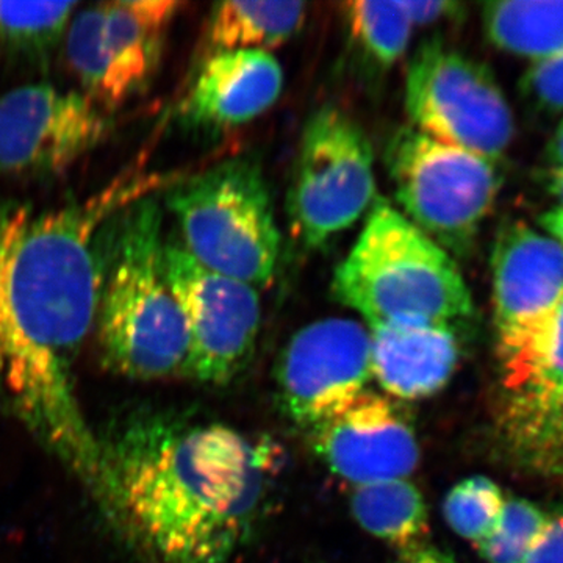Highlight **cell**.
<instances>
[{"label": "cell", "mask_w": 563, "mask_h": 563, "mask_svg": "<svg viewBox=\"0 0 563 563\" xmlns=\"http://www.w3.org/2000/svg\"><path fill=\"white\" fill-rule=\"evenodd\" d=\"M355 521L376 539L406 550L428 533L429 514L417 485L407 479L358 485L351 493Z\"/></svg>", "instance_id": "cell-20"}, {"label": "cell", "mask_w": 563, "mask_h": 563, "mask_svg": "<svg viewBox=\"0 0 563 563\" xmlns=\"http://www.w3.org/2000/svg\"><path fill=\"white\" fill-rule=\"evenodd\" d=\"M181 246L203 268L261 288L272 284L280 232L261 165L250 157L218 163L168 195Z\"/></svg>", "instance_id": "cell-5"}, {"label": "cell", "mask_w": 563, "mask_h": 563, "mask_svg": "<svg viewBox=\"0 0 563 563\" xmlns=\"http://www.w3.org/2000/svg\"><path fill=\"white\" fill-rule=\"evenodd\" d=\"M165 269L190 332L187 376L224 385L251 361L261 332L257 288L203 268L179 240L165 243Z\"/></svg>", "instance_id": "cell-10"}, {"label": "cell", "mask_w": 563, "mask_h": 563, "mask_svg": "<svg viewBox=\"0 0 563 563\" xmlns=\"http://www.w3.org/2000/svg\"><path fill=\"white\" fill-rule=\"evenodd\" d=\"M373 379L393 398H431L450 383L461 358L451 325H368Z\"/></svg>", "instance_id": "cell-16"}, {"label": "cell", "mask_w": 563, "mask_h": 563, "mask_svg": "<svg viewBox=\"0 0 563 563\" xmlns=\"http://www.w3.org/2000/svg\"><path fill=\"white\" fill-rule=\"evenodd\" d=\"M342 14L352 44L379 68H391L409 49L413 25L401 2H346Z\"/></svg>", "instance_id": "cell-22"}, {"label": "cell", "mask_w": 563, "mask_h": 563, "mask_svg": "<svg viewBox=\"0 0 563 563\" xmlns=\"http://www.w3.org/2000/svg\"><path fill=\"white\" fill-rule=\"evenodd\" d=\"M284 90V70L272 52L210 55L181 102V117L207 129H232L257 120Z\"/></svg>", "instance_id": "cell-15"}, {"label": "cell", "mask_w": 563, "mask_h": 563, "mask_svg": "<svg viewBox=\"0 0 563 563\" xmlns=\"http://www.w3.org/2000/svg\"><path fill=\"white\" fill-rule=\"evenodd\" d=\"M548 190L551 191V195L554 196L558 201L562 203L563 210V168L554 169L548 174Z\"/></svg>", "instance_id": "cell-32"}, {"label": "cell", "mask_w": 563, "mask_h": 563, "mask_svg": "<svg viewBox=\"0 0 563 563\" xmlns=\"http://www.w3.org/2000/svg\"><path fill=\"white\" fill-rule=\"evenodd\" d=\"M161 177L128 173L85 201L36 213L0 202V387L25 424L107 495L106 462L74 393L95 328L106 222Z\"/></svg>", "instance_id": "cell-1"}, {"label": "cell", "mask_w": 563, "mask_h": 563, "mask_svg": "<svg viewBox=\"0 0 563 563\" xmlns=\"http://www.w3.org/2000/svg\"><path fill=\"white\" fill-rule=\"evenodd\" d=\"M406 110L415 131L492 162L514 140L512 110L492 70L437 38L409 63Z\"/></svg>", "instance_id": "cell-8"}, {"label": "cell", "mask_w": 563, "mask_h": 563, "mask_svg": "<svg viewBox=\"0 0 563 563\" xmlns=\"http://www.w3.org/2000/svg\"><path fill=\"white\" fill-rule=\"evenodd\" d=\"M539 221L544 231L550 232L563 246V210L554 209L544 211L542 217L539 218Z\"/></svg>", "instance_id": "cell-30"}, {"label": "cell", "mask_w": 563, "mask_h": 563, "mask_svg": "<svg viewBox=\"0 0 563 563\" xmlns=\"http://www.w3.org/2000/svg\"><path fill=\"white\" fill-rule=\"evenodd\" d=\"M336 301L368 325H454L473 317L472 292L443 247L377 198L333 273Z\"/></svg>", "instance_id": "cell-4"}, {"label": "cell", "mask_w": 563, "mask_h": 563, "mask_svg": "<svg viewBox=\"0 0 563 563\" xmlns=\"http://www.w3.org/2000/svg\"><path fill=\"white\" fill-rule=\"evenodd\" d=\"M310 437L314 454L354 487L406 479L420 463L412 424L390 399L368 390L310 429Z\"/></svg>", "instance_id": "cell-13"}, {"label": "cell", "mask_w": 563, "mask_h": 563, "mask_svg": "<svg viewBox=\"0 0 563 563\" xmlns=\"http://www.w3.org/2000/svg\"><path fill=\"white\" fill-rule=\"evenodd\" d=\"M525 563H563V514L548 515Z\"/></svg>", "instance_id": "cell-27"}, {"label": "cell", "mask_w": 563, "mask_h": 563, "mask_svg": "<svg viewBox=\"0 0 563 563\" xmlns=\"http://www.w3.org/2000/svg\"><path fill=\"white\" fill-rule=\"evenodd\" d=\"M548 154H550L551 161H553L555 165L563 168V121L562 124L559 125L558 131H555L553 140H551Z\"/></svg>", "instance_id": "cell-31"}, {"label": "cell", "mask_w": 563, "mask_h": 563, "mask_svg": "<svg viewBox=\"0 0 563 563\" xmlns=\"http://www.w3.org/2000/svg\"><path fill=\"white\" fill-rule=\"evenodd\" d=\"M107 111L81 91L24 85L0 98V173L66 172L109 136Z\"/></svg>", "instance_id": "cell-12"}, {"label": "cell", "mask_w": 563, "mask_h": 563, "mask_svg": "<svg viewBox=\"0 0 563 563\" xmlns=\"http://www.w3.org/2000/svg\"><path fill=\"white\" fill-rule=\"evenodd\" d=\"M484 31L493 46L533 62L563 52V0L485 3Z\"/></svg>", "instance_id": "cell-18"}, {"label": "cell", "mask_w": 563, "mask_h": 563, "mask_svg": "<svg viewBox=\"0 0 563 563\" xmlns=\"http://www.w3.org/2000/svg\"><path fill=\"white\" fill-rule=\"evenodd\" d=\"M407 16L415 27H428L443 21H457L465 14V7L459 2H401Z\"/></svg>", "instance_id": "cell-28"}, {"label": "cell", "mask_w": 563, "mask_h": 563, "mask_svg": "<svg viewBox=\"0 0 563 563\" xmlns=\"http://www.w3.org/2000/svg\"><path fill=\"white\" fill-rule=\"evenodd\" d=\"M395 563H459L453 554L431 543H417L401 550Z\"/></svg>", "instance_id": "cell-29"}, {"label": "cell", "mask_w": 563, "mask_h": 563, "mask_svg": "<svg viewBox=\"0 0 563 563\" xmlns=\"http://www.w3.org/2000/svg\"><path fill=\"white\" fill-rule=\"evenodd\" d=\"M499 361L509 396L543 395L563 387V299Z\"/></svg>", "instance_id": "cell-21"}, {"label": "cell", "mask_w": 563, "mask_h": 563, "mask_svg": "<svg viewBox=\"0 0 563 563\" xmlns=\"http://www.w3.org/2000/svg\"><path fill=\"white\" fill-rule=\"evenodd\" d=\"M163 213L154 196L117 211L99 236L102 358L136 380L187 376L190 332L165 269Z\"/></svg>", "instance_id": "cell-3"}, {"label": "cell", "mask_w": 563, "mask_h": 563, "mask_svg": "<svg viewBox=\"0 0 563 563\" xmlns=\"http://www.w3.org/2000/svg\"><path fill=\"white\" fill-rule=\"evenodd\" d=\"M303 2H221L207 22V57L221 52H269L284 46L303 25Z\"/></svg>", "instance_id": "cell-17"}, {"label": "cell", "mask_w": 563, "mask_h": 563, "mask_svg": "<svg viewBox=\"0 0 563 563\" xmlns=\"http://www.w3.org/2000/svg\"><path fill=\"white\" fill-rule=\"evenodd\" d=\"M373 379L368 325L351 318L310 322L291 336L276 366L284 413L312 429L366 391Z\"/></svg>", "instance_id": "cell-11"}, {"label": "cell", "mask_w": 563, "mask_h": 563, "mask_svg": "<svg viewBox=\"0 0 563 563\" xmlns=\"http://www.w3.org/2000/svg\"><path fill=\"white\" fill-rule=\"evenodd\" d=\"M498 355L514 350L563 299V246L520 221L504 224L492 252Z\"/></svg>", "instance_id": "cell-14"}, {"label": "cell", "mask_w": 563, "mask_h": 563, "mask_svg": "<svg viewBox=\"0 0 563 563\" xmlns=\"http://www.w3.org/2000/svg\"><path fill=\"white\" fill-rule=\"evenodd\" d=\"M279 451L222 424L146 421L122 435L107 484L162 563H231L263 512Z\"/></svg>", "instance_id": "cell-2"}, {"label": "cell", "mask_w": 563, "mask_h": 563, "mask_svg": "<svg viewBox=\"0 0 563 563\" xmlns=\"http://www.w3.org/2000/svg\"><path fill=\"white\" fill-rule=\"evenodd\" d=\"M525 102L542 113L563 111V52L544 60L533 62L520 80Z\"/></svg>", "instance_id": "cell-26"}, {"label": "cell", "mask_w": 563, "mask_h": 563, "mask_svg": "<svg viewBox=\"0 0 563 563\" xmlns=\"http://www.w3.org/2000/svg\"><path fill=\"white\" fill-rule=\"evenodd\" d=\"M501 487L485 476H472L455 484L443 503L448 526L474 547L483 542L503 512Z\"/></svg>", "instance_id": "cell-24"}, {"label": "cell", "mask_w": 563, "mask_h": 563, "mask_svg": "<svg viewBox=\"0 0 563 563\" xmlns=\"http://www.w3.org/2000/svg\"><path fill=\"white\" fill-rule=\"evenodd\" d=\"M385 165L404 217L465 257L501 190L496 162L402 128L388 141Z\"/></svg>", "instance_id": "cell-6"}, {"label": "cell", "mask_w": 563, "mask_h": 563, "mask_svg": "<svg viewBox=\"0 0 563 563\" xmlns=\"http://www.w3.org/2000/svg\"><path fill=\"white\" fill-rule=\"evenodd\" d=\"M504 432L514 454L548 476H563V387L532 396H509Z\"/></svg>", "instance_id": "cell-19"}, {"label": "cell", "mask_w": 563, "mask_h": 563, "mask_svg": "<svg viewBox=\"0 0 563 563\" xmlns=\"http://www.w3.org/2000/svg\"><path fill=\"white\" fill-rule=\"evenodd\" d=\"M547 518L548 515L528 499H506L498 523L476 544L477 553L487 563H525Z\"/></svg>", "instance_id": "cell-25"}, {"label": "cell", "mask_w": 563, "mask_h": 563, "mask_svg": "<svg viewBox=\"0 0 563 563\" xmlns=\"http://www.w3.org/2000/svg\"><path fill=\"white\" fill-rule=\"evenodd\" d=\"M77 2H0V43L13 51H49L68 32Z\"/></svg>", "instance_id": "cell-23"}, {"label": "cell", "mask_w": 563, "mask_h": 563, "mask_svg": "<svg viewBox=\"0 0 563 563\" xmlns=\"http://www.w3.org/2000/svg\"><path fill=\"white\" fill-rule=\"evenodd\" d=\"M180 7L173 0H114L74 14L66 54L81 92L107 111L146 88Z\"/></svg>", "instance_id": "cell-9"}, {"label": "cell", "mask_w": 563, "mask_h": 563, "mask_svg": "<svg viewBox=\"0 0 563 563\" xmlns=\"http://www.w3.org/2000/svg\"><path fill=\"white\" fill-rule=\"evenodd\" d=\"M368 136L346 111L324 106L306 122L287 192L296 242L317 251L347 231L377 201Z\"/></svg>", "instance_id": "cell-7"}]
</instances>
